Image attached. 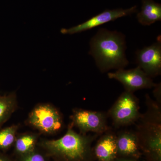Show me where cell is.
Listing matches in <instances>:
<instances>
[{
	"instance_id": "e0dca14e",
	"label": "cell",
	"mask_w": 161,
	"mask_h": 161,
	"mask_svg": "<svg viewBox=\"0 0 161 161\" xmlns=\"http://www.w3.org/2000/svg\"><path fill=\"white\" fill-rule=\"evenodd\" d=\"M153 95L156 99V102L159 105L161 104V83L156 84L154 87Z\"/></svg>"
},
{
	"instance_id": "9a60e30c",
	"label": "cell",
	"mask_w": 161,
	"mask_h": 161,
	"mask_svg": "<svg viewBox=\"0 0 161 161\" xmlns=\"http://www.w3.org/2000/svg\"><path fill=\"white\" fill-rule=\"evenodd\" d=\"M19 129V125H12L0 130V150H8L14 144Z\"/></svg>"
},
{
	"instance_id": "ba28073f",
	"label": "cell",
	"mask_w": 161,
	"mask_h": 161,
	"mask_svg": "<svg viewBox=\"0 0 161 161\" xmlns=\"http://www.w3.org/2000/svg\"><path fill=\"white\" fill-rule=\"evenodd\" d=\"M161 36H158L156 42L136 53L138 66L151 78L161 75Z\"/></svg>"
},
{
	"instance_id": "52a82bcc",
	"label": "cell",
	"mask_w": 161,
	"mask_h": 161,
	"mask_svg": "<svg viewBox=\"0 0 161 161\" xmlns=\"http://www.w3.org/2000/svg\"><path fill=\"white\" fill-rule=\"evenodd\" d=\"M108 76L110 79L120 82L125 91L132 93L139 90L154 87L156 84L139 66L133 69H117L115 72L108 73Z\"/></svg>"
},
{
	"instance_id": "7a4b0ae2",
	"label": "cell",
	"mask_w": 161,
	"mask_h": 161,
	"mask_svg": "<svg viewBox=\"0 0 161 161\" xmlns=\"http://www.w3.org/2000/svg\"><path fill=\"white\" fill-rule=\"evenodd\" d=\"M73 127L70 124L62 137L42 141L41 147L58 161H94L92 144L98 135L78 133Z\"/></svg>"
},
{
	"instance_id": "8992f818",
	"label": "cell",
	"mask_w": 161,
	"mask_h": 161,
	"mask_svg": "<svg viewBox=\"0 0 161 161\" xmlns=\"http://www.w3.org/2000/svg\"><path fill=\"white\" fill-rule=\"evenodd\" d=\"M107 118L108 115L104 112L76 108L73 110L70 124L81 134L92 132L98 135L110 130Z\"/></svg>"
},
{
	"instance_id": "7c38bea8",
	"label": "cell",
	"mask_w": 161,
	"mask_h": 161,
	"mask_svg": "<svg viewBox=\"0 0 161 161\" xmlns=\"http://www.w3.org/2000/svg\"><path fill=\"white\" fill-rule=\"evenodd\" d=\"M139 23L143 26H150L161 20V5L153 0H142L141 11L136 16Z\"/></svg>"
},
{
	"instance_id": "3957f363",
	"label": "cell",
	"mask_w": 161,
	"mask_h": 161,
	"mask_svg": "<svg viewBox=\"0 0 161 161\" xmlns=\"http://www.w3.org/2000/svg\"><path fill=\"white\" fill-rule=\"evenodd\" d=\"M147 111L142 114L135 131L141 151L147 161H161V108L146 95Z\"/></svg>"
},
{
	"instance_id": "5b68a950",
	"label": "cell",
	"mask_w": 161,
	"mask_h": 161,
	"mask_svg": "<svg viewBox=\"0 0 161 161\" xmlns=\"http://www.w3.org/2000/svg\"><path fill=\"white\" fill-rule=\"evenodd\" d=\"M27 124L41 133L53 134L62 129V115L55 107L48 103L39 104L30 113Z\"/></svg>"
},
{
	"instance_id": "9c48e42d",
	"label": "cell",
	"mask_w": 161,
	"mask_h": 161,
	"mask_svg": "<svg viewBox=\"0 0 161 161\" xmlns=\"http://www.w3.org/2000/svg\"><path fill=\"white\" fill-rule=\"evenodd\" d=\"M137 6H132L127 9L122 8L113 9H106L101 13L93 17L84 23L69 29H61V32L64 34H74L77 33L93 29L105 23L114 21L119 18L130 15L137 12Z\"/></svg>"
},
{
	"instance_id": "277c9868",
	"label": "cell",
	"mask_w": 161,
	"mask_h": 161,
	"mask_svg": "<svg viewBox=\"0 0 161 161\" xmlns=\"http://www.w3.org/2000/svg\"><path fill=\"white\" fill-rule=\"evenodd\" d=\"M107 115L116 128L131 125L138 121L142 115L138 98L133 93L125 91L111 107Z\"/></svg>"
},
{
	"instance_id": "2e32d148",
	"label": "cell",
	"mask_w": 161,
	"mask_h": 161,
	"mask_svg": "<svg viewBox=\"0 0 161 161\" xmlns=\"http://www.w3.org/2000/svg\"><path fill=\"white\" fill-rule=\"evenodd\" d=\"M22 156L21 161H46L45 157L43 154L35 150Z\"/></svg>"
},
{
	"instance_id": "d6986e66",
	"label": "cell",
	"mask_w": 161,
	"mask_h": 161,
	"mask_svg": "<svg viewBox=\"0 0 161 161\" xmlns=\"http://www.w3.org/2000/svg\"><path fill=\"white\" fill-rule=\"evenodd\" d=\"M0 161H10L7 156L0 153Z\"/></svg>"
},
{
	"instance_id": "5bb4252c",
	"label": "cell",
	"mask_w": 161,
	"mask_h": 161,
	"mask_svg": "<svg viewBox=\"0 0 161 161\" xmlns=\"http://www.w3.org/2000/svg\"><path fill=\"white\" fill-rule=\"evenodd\" d=\"M39 136V134L32 133L17 136L14 143L16 152L22 156L33 151Z\"/></svg>"
},
{
	"instance_id": "30bf717a",
	"label": "cell",
	"mask_w": 161,
	"mask_h": 161,
	"mask_svg": "<svg viewBox=\"0 0 161 161\" xmlns=\"http://www.w3.org/2000/svg\"><path fill=\"white\" fill-rule=\"evenodd\" d=\"M116 135L117 157L138 160L142 155V151L136 132L125 130Z\"/></svg>"
},
{
	"instance_id": "8fae6325",
	"label": "cell",
	"mask_w": 161,
	"mask_h": 161,
	"mask_svg": "<svg viewBox=\"0 0 161 161\" xmlns=\"http://www.w3.org/2000/svg\"><path fill=\"white\" fill-rule=\"evenodd\" d=\"M116 134L110 130L103 134L93 149L98 161H115L117 158Z\"/></svg>"
},
{
	"instance_id": "4fadbf2b",
	"label": "cell",
	"mask_w": 161,
	"mask_h": 161,
	"mask_svg": "<svg viewBox=\"0 0 161 161\" xmlns=\"http://www.w3.org/2000/svg\"><path fill=\"white\" fill-rule=\"evenodd\" d=\"M17 107L15 93L0 95V128L11 117Z\"/></svg>"
},
{
	"instance_id": "ac0fdd59",
	"label": "cell",
	"mask_w": 161,
	"mask_h": 161,
	"mask_svg": "<svg viewBox=\"0 0 161 161\" xmlns=\"http://www.w3.org/2000/svg\"><path fill=\"white\" fill-rule=\"evenodd\" d=\"M115 161H138V160L128 158L117 157Z\"/></svg>"
},
{
	"instance_id": "6da1fadb",
	"label": "cell",
	"mask_w": 161,
	"mask_h": 161,
	"mask_svg": "<svg viewBox=\"0 0 161 161\" xmlns=\"http://www.w3.org/2000/svg\"><path fill=\"white\" fill-rule=\"evenodd\" d=\"M89 54L102 73L124 69L129 64L125 51V36L117 31L101 28L90 41Z\"/></svg>"
}]
</instances>
